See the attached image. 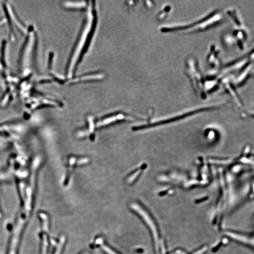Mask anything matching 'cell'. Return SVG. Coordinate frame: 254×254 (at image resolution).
Returning a JSON list of instances; mask_svg holds the SVG:
<instances>
[{
	"mask_svg": "<svg viewBox=\"0 0 254 254\" xmlns=\"http://www.w3.org/2000/svg\"><path fill=\"white\" fill-rule=\"evenodd\" d=\"M218 11H215L205 16L203 18L193 22V23H189L188 24H185L182 27H161L160 31L161 32H171V31H184L186 29L193 25V27L191 28L187 32H194L196 28V32H200L209 29L210 28L214 27L220 23L222 20V17Z\"/></svg>",
	"mask_w": 254,
	"mask_h": 254,
	"instance_id": "cell-1",
	"label": "cell"
},
{
	"mask_svg": "<svg viewBox=\"0 0 254 254\" xmlns=\"http://www.w3.org/2000/svg\"><path fill=\"white\" fill-rule=\"evenodd\" d=\"M197 61L194 58H188L186 62V71L187 74H193L189 75L191 79L192 84L195 90L198 91L203 92L205 90V81L201 76L200 69L199 68L198 65L196 68V73L195 72V67Z\"/></svg>",
	"mask_w": 254,
	"mask_h": 254,
	"instance_id": "cell-2",
	"label": "cell"
},
{
	"mask_svg": "<svg viewBox=\"0 0 254 254\" xmlns=\"http://www.w3.org/2000/svg\"><path fill=\"white\" fill-rule=\"evenodd\" d=\"M125 118V116L122 115L121 114H114L112 116H108L106 118H104L103 119L98 122L97 124V127H101L107 125L109 124H112L118 120H121L124 119Z\"/></svg>",
	"mask_w": 254,
	"mask_h": 254,
	"instance_id": "cell-3",
	"label": "cell"
}]
</instances>
